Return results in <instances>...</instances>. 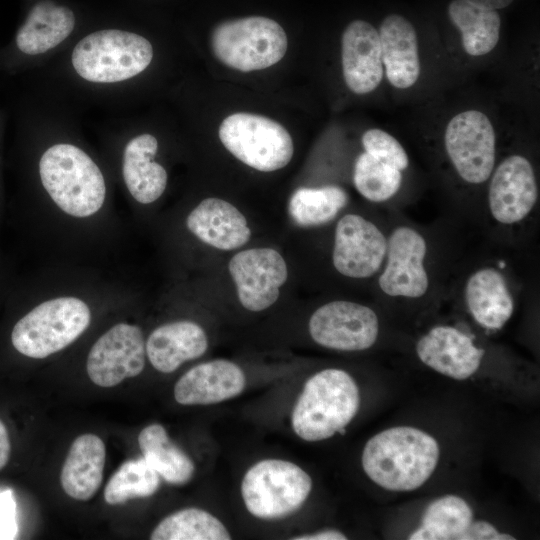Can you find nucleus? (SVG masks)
Here are the masks:
<instances>
[{
  "mask_svg": "<svg viewBox=\"0 0 540 540\" xmlns=\"http://www.w3.org/2000/svg\"><path fill=\"white\" fill-rule=\"evenodd\" d=\"M73 9L40 0L29 9L12 39L0 47V72L22 76L42 67L78 35Z\"/></svg>",
  "mask_w": 540,
  "mask_h": 540,
  "instance_id": "7ed1b4c3",
  "label": "nucleus"
},
{
  "mask_svg": "<svg viewBox=\"0 0 540 540\" xmlns=\"http://www.w3.org/2000/svg\"><path fill=\"white\" fill-rule=\"evenodd\" d=\"M415 351L425 366L459 381L473 376L485 355L472 335L449 324L432 326L418 338Z\"/></svg>",
  "mask_w": 540,
  "mask_h": 540,
  "instance_id": "f3484780",
  "label": "nucleus"
},
{
  "mask_svg": "<svg viewBox=\"0 0 540 540\" xmlns=\"http://www.w3.org/2000/svg\"><path fill=\"white\" fill-rule=\"evenodd\" d=\"M429 247L427 236L413 225L400 223L387 232L386 255L376 276L382 296L396 301L417 302L432 293Z\"/></svg>",
  "mask_w": 540,
  "mask_h": 540,
  "instance_id": "423d86ee",
  "label": "nucleus"
},
{
  "mask_svg": "<svg viewBox=\"0 0 540 540\" xmlns=\"http://www.w3.org/2000/svg\"><path fill=\"white\" fill-rule=\"evenodd\" d=\"M382 62L390 84L399 89L413 86L420 74L417 34L399 14L386 16L379 27Z\"/></svg>",
  "mask_w": 540,
  "mask_h": 540,
  "instance_id": "4be33fe9",
  "label": "nucleus"
},
{
  "mask_svg": "<svg viewBox=\"0 0 540 540\" xmlns=\"http://www.w3.org/2000/svg\"><path fill=\"white\" fill-rule=\"evenodd\" d=\"M219 137L233 156L262 172L285 167L294 152L292 138L280 123L252 113L226 117L219 127Z\"/></svg>",
  "mask_w": 540,
  "mask_h": 540,
  "instance_id": "6e6552de",
  "label": "nucleus"
},
{
  "mask_svg": "<svg viewBox=\"0 0 540 540\" xmlns=\"http://www.w3.org/2000/svg\"><path fill=\"white\" fill-rule=\"evenodd\" d=\"M11 444L7 429L0 420V470H2L10 457Z\"/></svg>",
  "mask_w": 540,
  "mask_h": 540,
  "instance_id": "72a5a7b5",
  "label": "nucleus"
},
{
  "mask_svg": "<svg viewBox=\"0 0 540 540\" xmlns=\"http://www.w3.org/2000/svg\"><path fill=\"white\" fill-rule=\"evenodd\" d=\"M341 43L342 70L347 87L356 94L372 92L383 78L378 31L364 20H354L344 30Z\"/></svg>",
  "mask_w": 540,
  "mask_h": 540,
  "instance_id": "a211bd4d",
  "label": "nucleus"
},
{
  "mask_svg": "<svg viewBox=\"0 0 540 540\" xmlns=\"http://www.w3.org/2000/svg\"><path fill=\"white\" fill-rule=\"evenodd\" d=\"M444 145L464 182L479 185L489 179L496 165V135L484 113L467 110L455 115L447 124Z\"/></svg>",
  "mask_w": 540,
  "mask_h": 540,
  "instance_id": "1a4fd4ad",
  "label": "nucleus"
},
{
  "mask_svg": "<svg viewBox=\"0 0 540 540\" xmlns=\"http://www.w3.org/2000/svg\"><path fill=\"white\" fill-rule=\"evenodd\" d=\"M308 330L312 340L321 347L356 352L368 350L376 344L380 321L376 311L368 305L334 300L313 312Z\"/></svg>",
  "mask_w": 540,
  "mask_h": 540,
  "instance_id": "9d476101",
  "label": "nucleus"
},
{
  "mask_svg": "<svg viewBox=\"0 0 540 540\" xmlns=\"http://www.w3.org/2000/svg\"><path fill=\"white\" fill-rule=\"evenodd\" d=\"M448 15L460 31L463 48L469 55H485L497 45L501 19L496 10L465 0H452L448 5Z\"/></svg>",
  "mask_w": 540,
  "mask_h": 540,
  "instance_id": "a878e982",
  "label": "nucleus"
},
{
  "mask_svg": "<svg viewBox=\"0 0 540 540\" xmlns=\"http://www.w3.org/2000/svg\"><path fill=\"white\" fill-rule=\"evenodd\" d=\"M145 347L156 370L172 373L183 363L201 357L208 349V337L196 322L178 320L155 328Z\"/></svg>",
  "mask_w": 540,
  "mask_h": 540,
  "instance_id": "412c9836",
  "label": "nucleus"
},
{
  "mask_svg": "<svg viewBox=\"0 0 540 540\" xmlns=\"http://www.w3.org/2000/svg\"><path fill=\"white\" fill-rule=\"evenodd\" d=\"M113 138L119 142V170L129 195L139 204L157 201L168 184L166 168L157 161L158 138L149 131L129 127L125 119L116 124Z\"/></svg>",
  "mask_w": 540,
  "mask_h": 540,
  "instance_id": "f8f14e48",
  "label": "nucleus"
},
{
  "mask_svg": "<svg viewBox=\"0 0 540 540\" xmlns=\"http://www.w3.org/2000/svg\"><path fill=\"white\" fill-rule=\"evenodd\" d=\"M18 533L16 501L12 490L0 491V540L15 539Z\"/></svg>",
  "mask_w": 540,
  "mask_h": 540,
  "instance_id": "2f4dec72",
  "label": "nucleus"
},
{
  "mask_svg": "<svg viewBox=\"0 0 540 540\" xmlns=\"http://www.w3.org/2000/svg\"><path fill=\"white\" fill-rule=\"evenodd\" d=\"M474 513L458 495H444L425 509L419 527L410 540H471Z\"/></svg>",
  "mask_w": 540,
  "mask_h": 540,
  "instance_id": "b1692460",
  "label": "nucleus"
},
{
  "mask_svg": "<svg viewBox=\"0 0 540 540\" xmlns=\"http://www.w3.org/2000/svg\"><path fill=\"white\" fill-rule=\"evenodd\" d=\"M159 485V474L143 457L127 460L109 479L104 499L108 504L116 505L133 498L150 497L157 492Z\"/></svg>",
  "mask_w": 540,
  "mask_h": 540,
  "instance_id": "c85d7f7f",
  "label": "nucleus"
},
{
  "mask_svg": "<svg viewBox=\"0 0 540 540\" xmlns=\"http://www.w3.org/2000/svg\"><path fill=\"white\" fill-rule=\"evenodd\" d=\"M246 377L240 366L226 359L207 361L188 370L174 386L181 405H210L240 395Z\"/></svg>",
  "mask_w": 540,
  "mask_h": 540,
  "instance_id": "6ab92c4d",
  "label": "nucleus"
},
{
  "mask_svg": "<svg viewBox=\"0 0 540 540\" xmlns=\"http://www.w3.org/2000/svg\"><path fill=\"white\" fill-rule=\"evenodd\" d=\"M364 152L400 171L409 165L408 155L400 142L384 130L373 128L362 135Z\"/></svg>",
  "mask_w": 540,
  "mask_h": 540,
  "instance_id": "7c9ffc66",
  "label": "nucleus"
},
{
  "mask_svg": "<svg viewBox=\"0 0 540 540\" xmlns=\"http://www.w3.org/2000/svg\"><path fill=\"white\" fill-rule=\"evenodd\" d=\"M90 322L91 310L84 300L60 296L40 303L19 319L11 341L19 353L43 359L74 342Z\"/></svg>",
  "mask_w": 540,
  "mask_h": 540,
  "instance_id": "20e7f679",
  "label": "nucleus"
},
{
  "mask_svg": "<svg viewBox=\"0 0 540 540\" xmlns=\"http://www.w3.org/2000/svg\"><path fill=\"white\" fill-rule=\"evenodd\" d=\"M312 490L310 475L297 464L264 459L252 465L241 482L247 511L258 519L276 520L298 511Z\"/></svg>",
  "mask_w": 540,
  "mask_h": 540,
  "instance_id": "39448f33",
  "label": "nucleus"
},
{
  "mask_svg": "<svg viewBox=\"0 0 540 540\" xmlns=\"http://www.w3.org/2000/svg\"><path fill=\"white\" fill-rule=\"evenodd\" d=\"M461 296L471 318L486 331L502 329L516 307L507 274L493 264H482L471 270L462 283Z\"/></svg>",
  "mask_w": 540,
  "mask_h": 540,
  "instance_id": "dca6fc26",
  "label": "nucleus"
},
{
  "mask_svg": "<svg viewBox=\"0 0 540 540\" xmlns=\"http://www.w3.org/2000/svg\"><path fill=\"white\" fill-rule=\"evenodd\" d=\"M353 182L356 190L366 200L383 203L399 191L402 171L363 152L355 161Z\"/></svg>",
  "mask_w": 540,
  "mask_h": 540,
  "instance_id": "c756f323",
  "label": "nucleus"
},
{
  "mask_svg": "<svg viewBox=\"0 0 540 540\" xmlns=\"http://www.w3.org/2000/svg\"><path fill=\"white\" fill-rule=\"evenodd\" d=\"M211 48L226 66L250 72L278 63L286 53L287 36L273 19L249 16L218 24L211 34Z\"/></svg>",
  "mask_w": 540,
  "mask_h": 540,
  "instance_id": "0eeeda50",
  "label": "nucleus"
},
{
  "mask_svg": "<svg viewBox=\"0 0 540 540\" xmlns=\"http://www.w3.org/2000/svg\"><path fill=\"white\" fill-rule=\"evenodd\" d=\"M106 461V447L97 435L78 436L64 461L60 482L71 498L86 501L99 489Z\"/></svg>",
  "mask_w": 540,
  "mask_h": 540,
  "instance_id": "5701e85b",
  "label": "nucleus"
},
{
  "mask_svg": "<svg viewBox=\"0 0 540 540\" xmlns=\"http://www.w3.org/2000/svg\"><path fill=\"white\" fill-rule=\"evenodd\" d=\"M293 540H345L346 535L336 529H326L317 532L292 537Z\"/></svg>",
  "mask_w": 540,
  "mask_h": 540,
  "instance_id": "473e14b6",
  "label": "nucleus"
},
{
  "mask_svg": "<svg viewBox=\"0 0 540 540\" xmlns=\"http://www.w3.org/2000/svg\"><path fill=\"white\" fill-rule=\"evenodd\" d=\"M146 347L140 327L118 323L101 335L91 347L86 370L100 387H113L144 369Z\"/></svg>",
  "mask_w": 540,
  "mask_h": 540,
  "instance_id": "4468645a",
  "label": "nucleus"
},
{
  "mask_svg": "<svg viewBox=\"0 0 540 540\" xmlns=\"http://www.w3.org/2000/svg\"><path fill=\"white\" fill-rule=\"evenodd\" d=\"M186 226L200 241L219 250L240 248L251 237L245 216L233 204L216 197L206 198L193 208Z\"/></svg>",
  "mask_w": 540,
  "mask_h": 540,
  "instance_id": "aec40b11",
  "label": "nucleus"
},
{
  "mask_svg": "<svg viewBox=\"0 0 540 540\" xmlns=\"http://www.w3.org/2000/svg\"><path fill=\"white\" fill-rule=\"evenodd\" d=\"M359 406L354 378L342 369H323L305 382L291 412V427L304 441L326 440L351 423Z\"/></svg>",
  "mask_w": 540,
  "mask_h": 540,
  "instance_id": "f03ea898",
  "label": "nucleus"
},
{
  "mask_svg": "<svg viewBox=\"0 0 540 540\" xmlns=\"http://www.w3.org/2000/svg\"><path fill=\"white\" fill-rule=\"evenodd\" d=\"M488 180L490 220L503 229L524 224L538 202L536 175L530 161L519 154L509 155L495 165Z\"/></svg>",
  "mask_w": 540,
  "mask_h": 540,
  "instance_id": "9b49d317",
  "label": "nucleus"
},
{
  "mask_svg": "<svg viewBox=\"0 0 540 540\" xmlns=\"http://www.w3.org/2000/svg\"><path fill=\"white\" fill-rule=\"evenodd\" d=\"M241 305L260 312L272 306L288 277L287 264L273 248H251L236 253L228 263Z\"/></svg>",
  "mask_w": 540,
  "mask_h": 540,
  "instance_id": "2eb2a0df",
  "label": "nucleus"
},
{
  "mask_svg": "<svg viewBox=\"0 0 540 540\" xmlns=\"http://www.w3.org/2000/svg\"><path fill=\"white\" fill-rule=\"evenodd\" d=\"M151 540H229L226 526L213 514L200 508H185L163 520L150 534Z\"/></svg>",
  "mask_w": 540,
  "mask_h": 540,
  "instance_id": "cd10ccee",
  "label": "nucleus"
},
{
  "mask_svg": "<svg viewBox=\"0 0 540 540\" xmlns=\"http://www.w3.org/2000/svg\"><path fill=\"white\" fill-rule=\"evenodd\" d=\"M469 3H472L476 6L491 9V10H498L503 9L507 6H509L514 0H465Z\"/></svg>",
  "mask_w": 540,
  "mask_h": 540,
  "instance_id": "f704fd0d",
  "label": "nucleus"
},
{
  "mask_svg": "<svg viewBox=\"0 0 540 540\" xmlns=\"http://www.w3.org/2000/svg\"><path fill=\"white\" fill-rule=\"evenodd\" d=\"M138 444L143 458L166 482L184 485L195 473L191 458L169 438L161 424H151L141 430Z\"/></svg>",
  "mask_w": 540,
  "mask_h": 540,
  "instance_id": "393cba45",
  "label": "nucleus"
},
{
  "mask_svg": "<svg viewBox=\"0 0 540 540\" xmlns=\"http://www.w3.org/2000/svg\"><path fill=\"white\" fill-rule=\"evenodd\" d=\"M440 457L437 440L412 426L380 431L365 444L361 464L367 477L393 492L420 488L434 473Z\"/></svg>",
  "mask_w": 540,
  "mask_h": 540,
  "instance_id": "f257e3e1",
  "label": "nucleus"
},
{
  "mask_svg": "<svg viewBox=\"0 0 540 540\" xmlns=\"http://www.w3.org/2000/svg\"><path fill=\"white\" fill-rule=\"evenodd\" d=\"M348 201L347 192L337 185L301 187L290 197L288 213L300 227H317L334 220Z\"/></svg>",
  "mask_w": 540,
  "mask_h": 540,
  "instance_id": "bb28decb",
  "label": "nucleus"
},
{
  "mask_svg": "<svg viewBox=\"0 0 540 540\" xmlns=\"http://www.w3.org/2000/svg\"><path fill=\"white\" fill-rule=\"evenodd\" d=\"M387 233L372 220L356 213L343 215L334 232L332 264L347 278L377 276L386 255Z\"/></svg>",
  "mask_w": 540,
  "mask_h": 540,
  "instance_id": "ddd939ff",
  "label": "nucleus"
}]
</instances>
